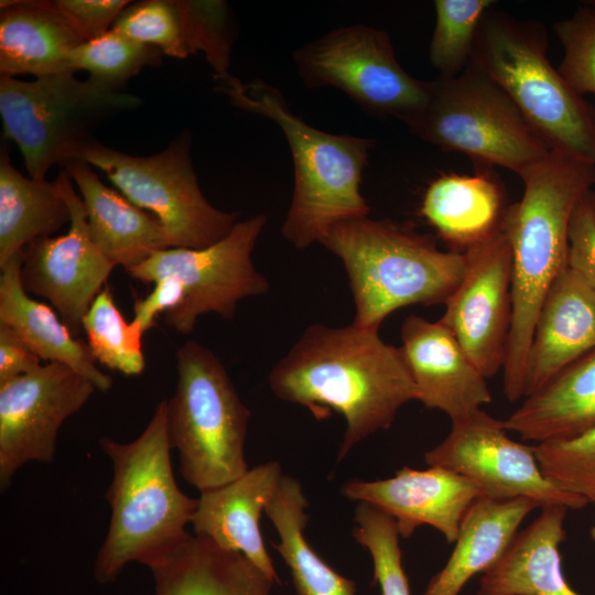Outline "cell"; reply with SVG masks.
Segmentation results:
<instances>
[{"label": "cell", "mask_w": 595, "mask_h": 595, "mask_svg": "<svg viewBox=\"0 0 595 595\" xmlns=\"http://www.w3.org/2000/svg\"><path fill=\"white\" fill-rule=\"evenodd\" d=\"M429 466L451 469L478 486L483 497L496 500L530 498L540 507L578 510L588 501L553 485L542 473L536 446L513 441L504 420L483 409L452 423L447 436L424 454Z\"/></svg>", "instance_id": "13"}, {"label": "cell", "mask_w": 595, "mask_h": 595, "mask_svg": "<svg viewBox=\"0 0 595 595\" xmlns=\"http://www.w3.org/2000/svg\"><path fill=\"white\" fill-rule=\"evenodd\" d=\"M306 507L301 484L283 475L264 508L280 537L272 545L290 570L296 595H356L355 582L328 566L309 544Z\"/></svg>", "instance_id": "30"}, {"label": "cell", "mask_w": 595, "mask_h": 595, "mask_svg": "<svg viewBox=\"0 0 595 595\" xmlns=\"http://www.w3.org/2000/svg\"><path fill=\"white\" fill-rule=\"evenodd\" d=\"M564 506H545L519 531L499 562L484 573L488 595H580L566 582L559 547L565 539Z\"/></svg>", "instance_id": "23"}, {"label": "cell", "mask_w": 595, "mask_h": 595, "mask_svg": "<svg viewBox=\"0 0 595 595\" xmlns=\"http://www.w3.org/2000/svg\"><path fill=\"white\" fill-rule=\"evenodd\" d=\"M95 386L57 363L0 383V488L32 461L54 458L58 431L93 396Z\"/></svg>", "instance_id": "14"}, {"label": "cell", "mask_w": 595, "mask_h": 595, "mask_svg": "<svg viewBox=\"0 0 595 595\" xmlns=\"http://www.w3.org/2000/svg\"><path fill=\"white\" fill-rule=\"evenodd\" d=\"M477 595H488V594L478 592Z\"/></svg>", "instance_id": "45"}, {"label": "cell", "mask_w": 595, "mask_h": 595, "mask_svg": "<svg viewBox=\"0 0 595 595\" xmlns=\"http://www.w3.org/2000/svg\"><path fill=\"white\" fill-rule=\"evenodd\" d=\"M71 223L58 180L37 181L12 164L7 145L0 153V267L32 241L51 237Z\"/></svg>", "instance_id": "29"}, {"label": "cell", "mask_w": 595, "mask_h": 595, "mask_svg": "<svg viewBox=\"0 0 595 595\" xmlns=\"http://www.w3.org/2000/svg\"><path fill=\"white\" fill-rule=\"evenodd\" d=\"M231 104L274 121L285 136L294 166L292 202L282 226L283 237L299 249L321 242L337 224L367 217L360 192L363 172L375 141L321 131L288 107L282 94L262 80L238 78L220 84Z\"/></svg>", "instance_id": "4"}, {"label": "cell", "mask_w": 595, "mask_h": 595, "mask_svg": "<svg viewBox=\"0 0 595 595\" xmlns=\"http://www.w3.org/2000/svg\"><path fill=\"white\" fill-rule=\"evenodd\" d=\"M177 383L167 400V432L178 470L199 493L248 472L245 442L250 410L225 366L196 340L176 350Z\"/></svg>", "instance_id": "7"}, {"label": "cell", "mask_w": 595, "mask_h": 595, "mask_svg": "<svg viewBox=\"0 0 595 595\" xmlns=\"http://www.w3.org/2000/svg\"><path fill=\"white\" fill-rule=\"evenodd\" d=\"M482 169L474 175L443 174L422 198L421 216L457 251L498 231L508 207L499 180Z\"/></svg>", "instance_id": "26"}, {"label": "cell", "mask_w": 595, "mask_h": 595, "mask_svg": "<svg viewBox=\"0 0 595 595\" xmlns=\"http://www.w3.org/2000/svg\"><path fill=\"white\" fill-rule=\"evenodd\" d=\"M281 400L307 408L316 420L342 414L346 430L340 462L364 439L391 426L416 389L400 347L377 329L351 323L343 327L312 324L269 374Z\"/></svg>", "instance_id": "1"}, {"label": "cell", "mask_w": 595, "mask_h": 595, "mask_svg": "<svg viewBox=\"0 0 595 595\" xmlns=\"http://www.w3.org/2000/svg\"><path fill=\"white\" fill-rule=\"evenodd\" d=\"M585 2L595 9V0H589Z\"/></svg>", "instance_id": "44"}, {"label": "cell", "mask_w": 595, "mask_h": 595, "mask_svg": "<svg viewBox=\"0 0 595 595\" xmlns=\"http://www.w3.org/2000/svg\"><path fill=\"white\" fill-rule=\"evenodd\" d=\"M84 43L46 0L0 2V74L35 78L75 72L69 54Z\"/></svg>", "instance_id": "22"}, {"label": "cell", "mask_w": 595, "mask_h": 595, "mask_svg": "<svg viewBox=\"0 0 595 595\" xmlns=\"http://www.w3.org/2000/svg\"><path fill=\"white\" fill-rule=\"evenodd\" d=\"M595 349V291L566 267L539 310L529 346L523 398Z\"/></svg>", "instance_id": "19"}, {"label": "cell", "mask_w": 595, "mask_h": 595, "mask_svg": "<svg viewBox=\"0 0 595 595\" xmlns=\"http://www.w3.org/2000/svg\"><path fill=\"white\" fill-rule=\"evenodd\" d=\"M589 533H591L592 539L595 540V524L592 527Z\"/></svg>", "instance_id": "43"}, {"label": "cell", "mask_w": 595, "mask_h": 595, "mask_svg": "<svg viewBox=\"0 0 595 595\" xmlns=\"http://www.w3.org/2000/svg\"><path fill=\"white\" fill-rule=\"evenodd\" d=\"M190 54L203 52L214 71V78L226 84L229 73L230 50L234 42L228 6L225 1L175 0Z\"/></svg>", "instance_id": "35"}, {"label": "cell", "mask_w": 595, "mask_h": 595, "mask_svg": "<svg viewBox=\"0 0 595 595\" xmlns=\"http://www.w3.org/2000/svg\"><path fill=\"white\" fill-rule=\"evenodd\" d=\"M87 345L95 360L128 376L143 371L141 328L127 323L117 309L110 289L105 285L83 318Z\"/></svg>", "instance_id": "31"}, {"label": "cell", "mask_w": 595, "mask_h": 595, "mask_svg": "<svg viewBox=\"0 0 595 595\" xmlns=\"http://www.w3.org/2000/svg\"><path fill=\"white\" fill-rule=\"evenodd\" d=\"M465 271L439 320L486 378L504 368L512 321V255L501 228L464 252Z\"/></svg>", "instance_id": "15"}, {"label": "cell", "mask_w": 595, "mask_h": 595, "mask_svg": "<svg viewBox=\"0 0 595 595\" xmlns=\"http://www.w3.org/2000/svg\"><path fill=\"white\" fill-rule=\"evenodd\" d=\"M470 63L504 89L551 150L594 163L595 107L550 63L542 23L490 8Z\"/></svg>", "instance_id": "6"}, {"label": "cell", "mask_w": 595, "mask_h": 595, "mask_svg": "<svg viewBox=\"0 0 595 595\" xmlns=\"http://www.w3.org/2000/svg\"><path fill=\"white\" fill-rule=\"evenodd\" d=\"M151 571L154 595H271L274 584L241 553L197 534Z\"/></svg>", "instance_id": "27"}, {"label": "cell", "mask_w": 595, "mask_h": 595, "mask_svg": "<svg viewBox=\"0 0 595 595\" xmlns=\"http://www.w3.org/2000/svg\"><path fill=\"white\" fill-rule=\"evenodd\" d=\"M23 251L0 267V323L12 328L41 360L67 366L97 390H109L112 379L96 366L87 343L74 338L50 306L28 295L20 279Z\"/></svg>", "instance_id": "25"}, {"label": "cell", "mask_w": 595, "mask_h": 595, "mask_svg": "<svg viewBox=\"0 0 595 595\" xmlns=\"http://www.w3.org/2000/svg\"><path fill=\"white\" fill-rule=\"evenodd\" d=\"M343 262L355 303L354 324L379 329L393 311L445 304L465 271L464 253L443 251L435 240L369 216L335 225L321 240Z\"/></svg>", "instance_id": "5"}, {"label": "cell", "mask_w": 595, "mask_h": 595, "mask_svg": "<svg viewBox=\"0 0 595 595\" xmlns=\"http://www.w3.org/2000/svg\"><path fill=\"white\" fill-rule=\"evenodd\" d=\"M567 267L595 291V192L576 204L569 228Z\"/></svg>", "instance_id": "40"}, {"label": "cell", "mask_w": 595, "mask_h": 595, "mask_svg": "<svg viewBox=\"0 0 595 595\" xmlns=\"http://www.w3.org/2000/svg\"><path fill=\"white\" fill-rule=\"evenodd\" d=\"M266 223L264 215L237 221L225 238L209 247L158 250L127 272L141 282L170 278L182 285L183 302L164 316L180 334H191L203 314L231 320L240 300L266 294L270 289L251 258Z\"/></svg>", "instance_id": "12"}, {"label": "cell", "mask_w": 595, "mask_h": 595, "mask_svg": "<svg viewBox=\"0 0 595 595\" xmlns=\"http://www.w3.org/2000/svg\"><path fill=\"white\" fill-rule=\"evenodd\" d=\"M71 209L67 234L32 241L23 251L20 270L26 293L42 296L57 311L73 335L116 267L90 239L86 210L63 169L57 177Z\"/></svg>", "instance_id": "16"}, {"label": "cell", "mask_w": 595, "mask_h": 595, "mask_svg": "<svg viewBox=\"0 0 595 595\" xmlns=\"http://www.w3.org/2000/svg\"><path fill=\"white\" fill-rule=\"evenodd\" d=\"M404 123L445 151L518 175L551 151L504 89L470 62L454 77L429 82L424 105Z\"/></svg>", "instance_id": "8"}, {"label": "cell", "mask_w": 595, "mask_h": 595, "mask_svg": "<svg viewBox=\"0 0 595 595\" xmlns=\"http://www.w3.org/2000/svg\"><path fill=\"white\" fill-rule=\"evenodd\" d=\"M491 0H435V28L429 60L440 77L462 73L472 58L480 22Z\"/></svg>", "instance_id": "32"}, {"label": "cell", "mask_w": 595, "mask_h": 595, "mask_svg": "<svg viewBox=\"0 0 595 595\" xmlns=\"http://www.w3.org/2000/svg\"><path fill=\"white\" fill-rule=\"evenodd\" d=\"M342 494L390 516L403 539L428 524L440 531L448 543L456 541L468 508L483 497L472 480L441 466L426 469L403 466L387 479L350 480L343 486Z\"/></svg>", "instance_id": "17"}, {"label": "cell", "mask_w": 595, "mask_h": 595, "mask_svg": "<svg viewBox=\"0 0 595 595\" xmlns=\"http://www.w3.org/2000/svg\"><path fill=\"white\" fill-rule=\"evenodd\" d=\"M553 29L563 47L558 71L576 94H595V9L584 1Z\"/></svg>", "instance_id": "38"}, {"label": "cell", "mask_w": 595, "mask_h": 595, "mask_svg": "<svg viewBox=\"0 0 595 595\" xmlns=\"http://www.w3.org/2000/svg\"><path fill=\"white\" fill-rule=\"evenodd\" d=\"M536 453L553 485L595 502V426L571 439L540 443Z\"/></svg>", "instance_id": "36"}, {"label": "cell", "mask_w": 595, "mask_h": 595, "mask_svg": "<svg viewBox=\"0 0 595 595\" xmlns=\"http://www.w3.org/2000/svg\"><path fill=\"white\" fill-rule=\"evenodd\" d=\"M522 198L508 206L502 229L512 255V321L504 393L523 398L524 366L541 304L567 267L569 228L580 199L595 185L593 162L551 150L519 175Z\"/></svg>", "instance_id": "2"}, {"label": "cell", "mask_w": 595, "mask_h": 595, "mask_svg": "<svg viewBox=\"0 0 595 595\" xmlns=\"http://www.w3.org/2000/svg\"><path fill=\"white\" fill-rule=\"evenodd\" d=\"M401 353L416 389V400L462 421L491 402L486 377L454 334L440 321L419 315L404 318Z\"/></svg>", "instance_id": "18"}, {"label": "cell", "mask_w": 595, "mask_h": 595, "mask_svg": "<svg viewBox=\"0 0 595 595\" xmlns=\"http://www.w3.org/2000/svg\"><path fill=\"white\" fill-rule=\"evenodd\" d=\"M536 508L541 507L524 497L475 500L462 520L446 564L430 580L423 595H458L475 574L486 573L499 562Z\"/></svg>", "instance_id": "24"}, {"label": "cell", "mask_w": 595, "mask_h": 595, "mask_svg": "<svg viewBox=\"0 0 595 595\" xmlns=\"http://www.w3.org/2000/svg\"><path fill=\"white\" fill-rule=\"evenodd\" d=\"M41 359L8 325L0 323V383L31 372Z\"/></svg>", "instance_id": "42"}, {"label": "cell", "mask_w": 595, "mask_h": 595, "mask_svg": "<svg viewBox=\"0 0 595 595\" xmlns=\"http://www.w3.org/2000/svg\"><path fill=\"white\" fill-rule=\"evenodd\" d=\"M112 463L113 476L106 491L111 516L108 532L94 564L100 584L117 580L125 566L139 562L160 565L188 536L185 530L197 499L177 487L167 432V400L161 401L132 442L99 440Z\"/></svg>", "instance_id": "3"}, {"label": "cell", "mask_w": 595, "mask_h": 595, "mask_svg": "<svg viewBox=\"0 0 595 595\" xmlns=\"http://www.w3.org/2000/svg\"><path fill=\"white\" fill-rule=\"evenodd\" d=\"M141 99L90 77L58 74L31 82L0 76V115L4 138L20 149L29 177L45 180L63 165L105 121L137 108Z\"/></svg>", "instance_id": "9"}, {"label": "cell", "mask_w": 595, "mask_h": 595, "mask_svg": "<svg viewBox=\"0 0 595 595\" xmlns=\"http://www.w3.org/2000/svg\"><path fill=\"white\" fill-rule=\"evenodd\" d=\"M63 169L77 185L94 245L126 271L167 249L164 227L123 194L106 186L86 161L74 158Z\"/></svg>", "instance_id": "21"}, {"label": "cell", "mask_w": 595, "mask_h": 595, "mask_svg": "<svg viewBox=\"0 0 595 595\" xmlns=\"http://www.w3.org/2000/svg\"><path fill=\"white\" fill-rule=\"evenodd\" d=\"M105 172L130 202L150 210L164 227L167 248L202 249L225 238L238 214L220 210L203 195L184 130L163 151L136 156L93 139L73 156Z\"/></svg>", "instance_id": "10"}, {"label": "cell", "mask_w": 595, "mask_h": 595, "mask_svg": "<svg viewBox=\"0 0 595 595\" xmlns=\"http://www.w3.org/2000/svg\"><path fill=\"white\" fill-rule=\"evenodd\" d=\"M283 474L278 462L249 468L237 479L201 493L191 520L194 532L239 552L274 583H280L262 540L259 520Z\"/></svg>", "instance_id": "20"}, {"label": "cell", "mask_w": 595, "mask_h": 595, "mask_svg": "<svg viewBox=\"0 0 595 595\" xmlns=\"http://www.w3.org/2000/svg\"><path fill=\"white\" fill-rule=\"evenodd\" d=\"M594 166H595V159H594Z\"/></svg>", "instance_id": "46"}, {"label": "cell", "mask_w": 595, "mask_h": 595, "mask_svg": "<svg viewBox=\"0 0 595 595\" xmlns=\"http://www.w3.org/2000/svg\"><path fill=\"white\" fill-rule=\"evenodd\" d=\"M111 29L137 42L155 46L164 55L180 60L191 55L175 0H143L130 3Z\"/></svg>", "instance_id": "37"}, {"label": "cell", "mask_w": 595, "mask_h": 595, "mask_svg": "<svg viewBox=\"0 0 595 595\" xmlns=\"http://www.w3.org/2000/svg\"><path fill=\"white\" fill-rule=\"evenodd\" d=\"M46 2L84 42L108 32L122 10L130 4L127 0H46Z\"/></svg>", "instance_id": "39"}, {"label": "cell", "mask_w": 595, "mask_h": 595, "mask_svg": "<svg viewBox=\"0 0 595 595\" xmlns=\"http://www.w3.org/2000/svg\"><path fill=\"white\" fill-rule=\"evenodd\" d=\"M292 60L307 87H336L375 117L405 122L428 97L429 82L407 73L388 33L368 25L334 29L296 48Z\"/></svg>", "instance_id": "11"}, {"label": "cell", "mask_w": 595, "mask_h": 595, "mask_svg": "<svg viewBox=\"0 0 595 595\" xmlns=\"http://www.w3.org/2000/svg\"><path fill=\"white\" fill-rule=\"evenodd\" d=\"M155 286L144 299L134 303V317L132 320L144 334L154 325V318L161 312L177 307L184 300L182 285L170 278H162L154 282Z\"/></svg>", "instance_id": "41"}, {"label": "cell", "mask_w": 595, "mask_h": 595, "mask_svg": "<svg viewBox=\"0 0 595 595\" xmlns=\"http://www.w3.org/2000/svg\"><path fill=\"white\" fill-rule=\"evenodd\" d=\"M162 55L158 47L110 29L74 48L69 54V65L74 72L84 69L101 84L125 89L126 83L144 67L160 65Z\"/></svg>", "instance_id": "33"}, {"label": "cell", "mask_w": 595, "mask_h": 595, "mask_svg": "<svg viewBox=\"0 0 595 595\" xmlns=\"http://www.w3.org/2000/svg\"><path fill=\"white\" fill-rule=\"evenodd\" d=\"M507 431L538 444L580 435L595 426V349L526 397L504 420Z\"/></svg>", "instance_id": "28"}, {"label": "cell", "mask_w": 595, "mask_h": 595, "mask_svg": "<svg viewBox=\"0 0 595 595\" xmlns=\"http://www.w3.org/2000/svg\"><path fill=\"white\" fill-rule=\"evenodd\" d=\"M354 522L353 537L370 553L381 595H411L396 521L378 508L358 502Z\"/></svg>", "instance_id": "34"}]
</instances>
